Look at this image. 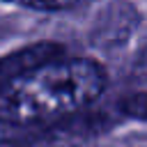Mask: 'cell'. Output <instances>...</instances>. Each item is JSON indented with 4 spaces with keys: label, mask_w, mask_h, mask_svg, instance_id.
<instances>
[{
    "label": "cell",
    "mask_w": 147,
    "mask_h": 147,
    "mask_svg": "<svg viewBox=\"0 0 147 147\" xmlns=\"http://www.w3.org/2000/svg\"><path fill=\"white\" fill-rule=\"evenodd\" d=\"M0 147H5V145H0Z\"/></svg>",
    "instance_id": "8992f818"
},
{
    "label": "cell",
    "mask_w": 147,
    "mask_h": 147,
    "mask_svg": "<svg viewBox=\"0 0 147 147\" xmlns=\"http://www.w3.org/2000/svg\"><path fill=\"white\" fill-rule=\"evenodd\" d=\"M106 90V71L90 57L55 55L0 85V122L34 126L69 117Z\"/></svg>",
    "instance_id": "6da1fadb"
},
{
    "label": "cell",
    "mask_w": 147,
    "mask_h": 147,
    "mask_svg": "<svg viewBox=\"0 0 147 147\" xmlns=\"http://www.w3.org/2000/svg\"><path fill=\"white\" fill-rule=\"evenodd\" d=\"M87 2H92V0H23V5L39 9V11H64V9L87 5Z\"/></svg>",
    "instance_id": "3957f363"
},
{
    "label": "cell",
    "mask_w": 147,
    "mask_h": 147,
    "mask_svg": "<svg viewBox=\"0 0 147 147\" xmlns=\"http://www.w3.org/2000/svg\"><path fill=\"white\" fill-rule=\"evenodd\" d=\"M122 110H124L129 117H136V119L147 122V92L131 94L129 99H124V101H122Z\"/></svg>",
    "instance_id": "277c9868"
},
{
    "label": "cell",
    "mask_w": 147,
    "mask_h": 147,
    "mask_svg": "<svg viewBox=\"0 0 147 147\" xmlns=\"http://www.w3.org/2000/svg\"><path fill=\"white\" fill-rule=\"evenodd\" d=\"M57 53H60V48L53 46V44H37V46H28V48H23V51H18V53L5 55V57L0 60V85L14 80L16 76L25 74L28 69L41 64L44 60L55 57Z\"/></svg>",
    "instance_id": "7a4b0ae2"
},
{
    "label": "cell",
    "mask_w": 147,
    "mask_h": 147,
    "mask_svg": "<svg viewBox=\"0 0 147 147\" xmlns=\"http://www.w3.org/2000/svg\"><path fill=\"white\" fill-rule=\"evenodd\" d=\"M2 2H16V0H2ZM21 2H23V0H21Z\"/></svg>",
    "instance_id": "5b68a950"
}]
</instances>
